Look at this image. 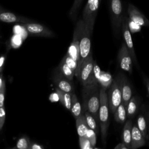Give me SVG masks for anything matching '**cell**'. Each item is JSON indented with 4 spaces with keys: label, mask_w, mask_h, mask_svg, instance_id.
Returning <instances> with one entry per match:
<instances>
[{
    "label": "cell",
    "mask_w": 149,
    "mask_h": 149,
    "mask_svg": "<svg viewBox=\"0 0 149 149\" xmlns=\"http://www.w3.org/2000/svg\"><path fill=\"white\" fill-rule=\"evenodd\" d=\"M140 107V101L137 97H132L126 107L127 118L132 119L138 112Z\"/></svg>",
    "instance_id": "e0dca14e"
},
{
    "label": "cell",
    "mask_w": 149,
    "mask_h": 149,
    "mask_svg": "<svg viewBox=\"0 0 149 149\" xmlns=\"http://www.w3.org/2000/svg\"><path fill=\"white\" fill-rule=\"evenodd\" d=\"M70 111L75 119H77L83 113L81 105L75 93L73 94L72 95L71 107Z\"/></svg>",
    "instance_id": "7402d4cb"
},
{
    "label": "cell",
    "mask_w": 149,
    "mask_h": 149,
    "mask_svg": "<svg viewBox=\"0 0 149 149\" xmlns=\"http://www.w3.org/2000/svg\"><path fill=\"white\" fill-rule=\"evenodd\" d=\"M101 1L88 0L83 11L82 19L84 21L85 27L92 32Z\"/></svg>",
    "instance_id": "8992f818"
},
{
    "label": "cell",
    "mask_w": 149,
    "mask_h": 149,
    "mask_svg": "<svg viewBox=\"0 0 149 149\" xmlns=\"http://www.w3.org/2000/svg\"><path fill=\"white\" fill-rule=\"evenodd\" d=\"M53 81L56 88L72 94L74 93V88L72 81L69 80L59 70L56 71L53 76Z\"/></svg>",
    "instance_id": "8fae6325"
},
{
    "label": "cell",
    "mask_w": 149,
    "mask_h": 149,
    "mask_svg": "<svg viewBox=\"0 0 149 149\" xmlns=\"http://www.w3.org/2000/svg\"><path fill=\"white\" fill-rule=\"evenodd\" d=\"M4 81H5V80H4L3 78V74H2V73H0V89H1V88L2 87Z\"/></svg>",
    "instance_id": "74e56055"
},
{
    "label": "cell",
    "mask_w": 149,
    "mask_h": 149,
    "mask_svg": "<svg viewBox=\"0 0 149 149\" xmlns=\"http://www.w3.org/2000/svg\"><path fill=\"white\" fill-rule=\"evenodd\" d=\"M96 133L91 129H88L87 133L86 135L93 147H94L96 144Z\"/></svg>",
    "instance_id": "f546056e"
},
{
    "label": "cell",
    "mask_w": 149,
    "mask_h": 149,
    "mask_svg": "<svg viewBox=\"0 0 149 149\" xmlns=\"http://www.w3.org/2000/svg\"><path fill=\"white\" fill-rule=\"evenodd\" d=\"M58 69L61 73L69 80L71 81L73 80V76H74V72L68 66L63 59L58 66Z\"/></svg>",
    "instance_id": "cb8c5ba5"
},
{
    "label": "cell",
    "mask_w": 149,
    "mask_h": 149,
    "mask_svg": "<svg viewBox=\"0 0 149 149\" xmlns=\"http://www.w3.org/2000/svg\"><path fill=\"white\" fill-rule=\"evenodd\" d=\"M143 81H144V83L145 84V86L146 87L147 90L148 91V93L149 94V79L144 75L143 76Z\"/></svg>",
    "instance_id": "836d02e7"
},
{
    "label": "cell",
    "mask_w": 149,
    "mask_h": 149,
    "mask_svg": "<svg viewBox=\"0 0 149 149\" xmlns=\"http://www.w3.org/2000/svg\"><path fill=\"white\" fill-rule=\"evenodd\" d=\"M129 18L140 26H148V19L133 4L129 3L127 8Z\"/></svg>",
    "instance_id": "7c38bea8"
},
{
    "label": "cell",
    "mask_w": 149,
    "mask_h": 149,
    "mask_svg": "<svg viewBox=\"0 0 149 149\" xmlns=\"http://www.w3.org/2000/svg\"><path fill=\"white\" fill-rule=\"evenodd\" d=\"M31 141L27 136H23L19 139L16 145L13 148L17 149H30Z\"/></svg>",
    "instance_id": "484cf974"
},
{
    "label": "cell",
    "mask_w": 149,
    "mask_h": 149,
    "mask_svg": "<svg viewBox=\"0 0 149 149\" xmlns=\"http://www.w3.org/2000/svg\"><path fill=\"white\" fill-rule=\"evenodd\" d=\"M121 30H122V35L125 41V43L129 51V52L131 55L133 61L137 66V60L136 58V54H135V51L133 47L132 38L131 36V32L128 26V17L125 14H124L123 15L122 23Z\"/></svg>",
    "instance_id": "9c48e42d"
},
{
    "label": "cell",
    "mask_w": 149,
    "mask_h": 149,
    "mask_svg": "<svg viewBox=\"0 0 149 149\" xmlns=\"http://www.w3.org/2000/svg\"><path fill=\"white\" fill-rule=\"evenodd\" d=\"M56 93L59 97V99L61 104L68 110L70 111L71 107V101L72 94L63 91L58 88H56Z\"/></svg>",
    "instance_id": "ffe728a7"
},
{
    "label": "cell",
    "mask_w": 149,
    "mask_h": 149,
    "mask_svg": "<svg viewBox=\"0 0 149 149\" xmlns=\"http://www.w3.org/2000/svg\"><path fill=\"white\" fill-rule=\"evenodd\" d=\"M108 100L110 112L113 114L116 109L122 102V93L120 87V76L119 73L113 79L110 85Z\"/></svg>",
    "instance_id": "52a82bcc"
},
{
    "label": "cell",
    "mask_w": 149,
    "mask_h": 149,
    "mask_svg": "<svg viewBox=\"0 0 149 149\" xmlns=\"http://www.w3.org/2000/svg\"><path fill=\"white\" fill-rule=\"evenodd\" d=\"M83 112L84 114L89 129H92L96 133V134H98L99 132V123L95 120L94 116L89 112L84 111Z\"/></svg>",
    "instance_id": "603a6c76"
},
{
    "label": "cell",
    "mask_w": 149,
    "mask_h": 149,
    "mask_svg": "<svg viewBox=\"0 0 149 149\" xmlns=\"http://www.w3.org/2000/svg\"><path fill=\"white\" fill-rule=\"evenodd\" d=\"M82 1L83 0H74L72 6L69 10V16L70 18L73 21H74L77 17Z\"/></svg>",
    "instance_id": "d4e9b609"
},
{
    "label": "cell",
    "mask_w": 149,
    "mask_h": 149,
    "mask_svg": "<svg viewBox=\"0 0 149 149\" xmlns=\"http://www.w3.org/2000/svg\"><path fill=\"white\" fill-rule=\"evenodd\" d=\"M120 87L122 93V102L127 107L132 96V89L130 83L126 76L122 73H119Z\"/></svg>",
    "instance_id": "4fadbf2b"
},
{
    "label": "cell",
    "mask_w": 149,
    "mask_h": 149,
    "mask_svg": "<svg viewBox=\"0 0 149 149\" xmlns=\"http://www.w3.org/2000/svg\"><path fill=\"white\" fill-rule=\"evenodd\" d=\"M5 82L3 81V85L0 89V107H4V99H5Z\"/></svg>",
    "instance_id": "4dcf8cb0"
},
{
    "label": "cell",
    "mask_w": 149,
    "mask_h": 149,
    "mask_svg": "<svg viewBox=\"0 0 149 149\" xmlns=\"http://www.w3.org/2000/svg\"><path fill=\"white\" fill-rule=\"evenodd\" d=\"M117 61L121 69L129 73H132L133 59L125 42H123L118 51Z\"/></svg>",
    "instance_id": "ba28073f"
},
{
    "label": "cell",
    "mask_w": 149,
    "mask_h": 149,
    "mask_svg": "<svg viewBox=\"0 0 149 149\" xmlns=\"http://www.w3.org/2000/svg\"><path fill=\"white\" fill-rule=\"evenodd\" d=\"M147 128H148V139H149V111L147 112Z\"/></svg>",
    "instance_id": "8d00e7d4"
},
{
    "label": "cell",
    "mask_w": 149,
    "mask_h": 149,
    "mask_svg": "<svg viewBox=\"0 0 149 149\" xmlns=\"http://www.w3.org/2000/svg\"><path fill=\"white\" fill-rule=\"evenodd\" d=\"M5 117H6V113H5V109L4 107H0V130L2 129L5 120Z\"/></svg>",
    "instance_id": "1f68e13d"
},
{
    "label": "cell",
    "mask_w": 149,
    "mask_h": 149,
    "mask_svg": "<svg viewBox=\"0 0 149 149\" xmlns=\"http://www.w3.org/2000/svg\"><path fill=\"white\" fill-rule=\"evenodd\" d=\"M79 144L80 147L81 149H90L94 148L91 146L90 141L86 137V136L83 137H79Z\"/></svg>",
    "instance_id": "83f0119b"
},
{
    "label": "cell",
    "mask_w": 149,
    "mask_h": 149,
    "mask_svg": "<svg viewBox=\"0 0 149 149\" xmlns=\"http://www.w3.org/2000/svg\"><path fill=\"white\" fill-rule=\"evenodd\" d=\"M93 32L88 30L86 29L85 25L82 30L80 42H79V47H80V55H79V60L77 63V69L76 70L74 76L77 77L80 66L81 63L84 61V60L89 55L91 52V37Z\"/></svg>",
    "instance_id": "5b68a950"
},
{
    "label": "cell",
    "mask_w": 149,
    "mask_h": 149,
    "mask_svg": "<svg viewBox=\"0 0 149 149\" xmlns=\"http://www.w3.org/2000/svg\"><path fill=\"white\" fill-rule=\"evenodd\" d=\"M22 25L27 31L31 35L45 37H52L54 36V33L51 30L41 24L29 22L22 23Z\"/></svg>",
    "instance_id": "30bf717a"
},
{
    "label": "cell",
    "mask_w": 149,
    "mask_h": 149,
    "mask_svg": "<svg viewBox=\"0 0 149 149\" xmlns=\"http://www.w3.org/2000/svg\"><path fill=\"white\" fill-rule=\"evenodd\" d=\"M0 22L5 23L20 22L26 23L31 22V20L26 17L16 15L12 12L5 10L0 7Z\"/></svg>",
    "instance_id": "5bb4252c"
},
{
    "label": "cell",
    "mask_w": 149,
    "mask_h": 149,
    "mask_svg": "<svg viewBox=\"0 0 149 149\" xmlns=\"http://www.w3.org/2000/svg\"><path fill=\"white\" fill-rule=\"evenodd\" d=\"M109 12L113 34L118 37L121 30L124 15L122 0H109Z\"/></svg>",
    "instance_id": "277c9868"
},
{
    "label": "cell",
    "mask_w": 149,
    "mask_h": 149,
    "mask_svg": "<svg viewBox=\"0 0 149 149\" xmlns=\"http://www.w3.org/2000/svg\"><path fill=\"white\" fill-rule=\"evenodd\" d=\"M115 149H128V148L127 147V146L123 143L121 142L119 144H118L115 147Z\"/></svg>",
    "instance_id": "d590c367"
},
{
    "label": "cell",
    "mask_w": 149,
    "mask_h": 149,
    "mask_svg": "<svg viewBox=\"0 0 149 149\" xmlns=\"http://www.w3.org/2000/svg\"><path fill=\"white\" fill-rule=\"evenodd\" d=\"M100 102L98 111L99 124L101 129L102 142L104 146L106 144V139L109 127V103L106 88L101 87L100 89Z\"/></svg>",
    "instance_id": "7a4b0ae2"
},
{
    "label": "cell",
    "mask_w": 149,
    "mask_h": 149,
    "mask_svg": "<svg viewBox=\"0 0 149 149\" xmlns=\"http://www.w3.org/2000/svg\"><path fill=\"white\" fill-rule=\"evenodd\" d=\"M113 115L114 119L116 122L119 123H123L125 122L127 118L126 107L122 102L118 106Z\"/></svg>",
    "instance_id": "44dd1931"
},
{
    "label": "cell",
    "mask_w": 149,
    "mask_h": 149,
    "mask_svg": "<svg viewBox=\"0 0 149 149\" xmlns=\"http://www.w3.org/2000/svg\"><path fill=\"white\" fill-rule=\"evenodd\" d=\"M94 65V61L91 52L81 63L79 74L77 77L83 86L98 82L95 76Z\"/></svg>",
    "instance_id": "3957f363"
},
{
    "label": "cell",
    "mask_w": 149,
    "mask_h": 149,
    "mask_svg": "<svg viewBox=\"0 0 149 149\" xmlns=\"http://www.w3.org/2000/svg\"><path fill=\"white\" fill-rule=\"evenodd\" d=\"M5 61V56H1L0 57V73H2V72L3 70Z\"/></svg>",
    "instance_id": "e575fe53"
},
{
    "label": "cell",
    "mask_w": 149,
    "mask_h": 149,
    "mask_svg": "<svg viewBox=\"0 0 149 149\" xmlns=\"http://www.w3.org/2000/svg\"><path fill=\"white\" fill-rule=\"evenodd\" d=\"M136 125L139 129L140 131L141 132L146 140L148 139V128H147V117L143 113H140L137 118Z\"/></svg>",
    "instance_id": "d6986e66"
},
{
    "label": "cell",
    "mask_w": 149,
    "mask_h": 149,
    "mask_svg": "<svg viewBox=\"0 0 149 149\" xmlns=\"http://www.w3.org/2000/svg\"><path fill=\"white\" fill-rule=\"evenodd\" d=\"M76 125L79 137L85 136L89 127L87 125L83 112L77 119H76Z\"/></svg>",
    "instance_id": "ac0fdd59"
},
{
    "label": "cell",
    "mask_w": 149,
    "mask_h": 149,
    "mask_svg": "<svg viewBox=\"0 0 149 149\" xmlns=\"http://www.w3.org/2000/svg\"><path fill=\"white\" fill-rule=\"evenodd\" d=\"M63 61L65 62V63L68 65V66L74 72H76V70L77 69V63L76 61H74L72 58H71L68 54H66L64 57L63 58Z\"/></svg>",
    "instance_id": "4316f807"
},
{
    "label": "cell",
    "mask_w": 149,
    "mask_h": 149,
    "mask_svg": "<svg viewBox=\"0 0 149 149\" xmlns=\"http://www.w3.org/2000/svg\"><path fill=\"white\" fill-rule=\"evenodd\" d=\"M132 121L127 120L126 121L125 126L123 129L122 134V142H123L128 148L131 149V139H132Z\"/></svg>",
    "instance_id": "2e32d148"
},
{
    "label": "cell",
    "mask_w": 149,
    "mask_h": 149,
    "mask_svg": "<svg viewBox=\"0 0 149 149\" xmlns=\"http://www.w3.org/2000/svg\"><path fill=\"white\" fill-rule=\"evenodd\" d=\"M131 149H137L146 144V139L138 128L136 123L132 125Z\"/></svg>",
    "instance_id": "9a60e30c"
},
{
    "label": "cell",
    "mask_w": 149,
    "mask_h": 149,
    "mask_svg": "<svg viewBox=\"0 0 149 149\" xmlns=\"http://www.w3.org/2000/svg\"><path fill=\"white\" fill-rule=\"evenodd\" d=\"M128 26L131 33H137L141 31V27L140 25L136 24L133 21L128 17Z\"/></svg>",
    "instance_id": "f1b7e54d"
},
{
    "label": "cell",
    "mask_w": 149,
    "mask_h": 149,
    "mask_svg": "<svg viewBox=\"0 0 149 149\" xmlns=\"http://www.w3.org/2000/svg\"><path fill=\"white\" fill-rule=\"evenodd\" d=\"M100 86L99 82L83 86V112H89L99 123L98 111L100 102Z\"/></svg>",
    "instance_id": "6da1fadb"
},
{
    "label": "cell",
    "mask_w": 149,
    "mask_h": 149,
    "mask_svg": "<svg viewBox=\"0 0 149 149\" xmlns=\"http://www.w3.org/2000/svg\"><path fill=\"white\" fill-rule=\"evenodd\" d=\"M44 146L34 143H31L30 147V149H44Z\"/></svg>",
    "instance_id": "d6a6232c"
}]
</instances>
